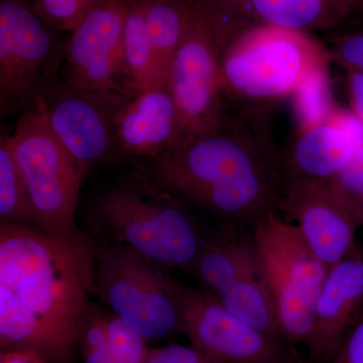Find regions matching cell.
Listing matches in <instances>:
<instances>
[{"label":"cell","instance_id":"6da1fadb","mask_svg":"<svg viewBox=\"0 0 363 363\" xmlns=\"http://www.w3.org/2000/svg\"><path fill=\"white\" fill-rule=\"evenodd\" d=\"M147 162L155 185L221 224L252 229L279 211V156L243 119L227 116L219 130Z\"/></svg>","mask_w":363,"mask_h":363},{"label":"cell","instance_id":"7a4b0ae2","mask_svg":"<svg viewBox=\"0 0 363 363\" xmlns=\"http://www.w3.org/2000/svg\"><path fill=\"white\" fill-rule=\"evenodd\" d=\"M95 253L80 233L56 238L35 227L1 224L0 289L74 348L92 307Z\"/></svg>","mask_w":363,"mask_h":363},{"label":"cell","instance_id":"3957f363","mask_svg":"<svg viewBox=\"0 0 363 363\" xmlns=\"http://www.w3.org/2000/svg\"><path fill=\"white\" fill-rule=\"evenodd\" d=\"M209 11L220 51L227 97L272 101L292 97L315 69L329 61L310 33L269 26H238Z\"/></svg>","mask_w":363,"mask_h":363},{"label":"cell","instance_id":"277c9868","mask_svg":"<svg viewBox=\"0 0 363 363\" xmlns=\"http://www.w3.org/2000/svg\"><path fill=\"white\" fill-rule=\"evenodd\" d=\"M193 208L140 175L104 193L95 210L101 225L121 245L159 266L192 274L210 233Z\"/></svg>","mask_w":363,"mask_h":363},{"label":"cell","instance_id":"5b68a950","mask_svg":"<svg viewBox=\"0 0 363 363\" xmlns=\"http://www.w3.org/2000/svg\"><path fill=\"white\" fill-rule=\"evenodd\" d=\"M30 0H0V112L40 111L62 80L66 43Z\"/></svg>","mask_w":363,"mask_h":363},{"label":"cell","instance_id":"8992f818","mask_svg":"<svg viewBox=\"0 0 363 363\" xmlns=\"http://www.w3.org/2000/svg\"><path fill=\"white\" fill-rule=\"evenodd\" d=\"M250 230L276 306L281 337L289 344L307 346L328 267L307 247L295 224L281 219L278 212L267 215Z\"/></svg>","mask_w":363,"mask_h":363},{"label":"cell","instance_id":"52a82bcc","mask_svg":"<svg viewBox=\"0 0 363 363\" xmlns=\"http://www.w3.org/2000/svg\"><path fill=\"white\" fill-rule=\"evenodd\" d=\"M11 138L33 225L56 238L76 235L85 169L52 135L40 111L21 116Z\"/></svg>","mask_w":363,"mask_h":363},{"label":"cell","instance_id":"ba28073f","mask_svg":"<svg viewBox=\"0 0 363 363\" xmlns=\"http://www.w3.org/2000/svg\"><path fill=\"white\" fill-rule=\"evenodd\" d=\"M219 54L209 11L202 0H194L169 77L178 116L173 149L214 133L225 121L226 94Z\"/></svg>","mask_w":363,"mask_h":363},{"label":"cell","instance_id":"9c48e42d","mask_svg":"<svg viewBox=\"0 0 363 363\" xmlns=\"http://www.w3.org/2000/svg\"><path fill=\"white\" fill-rule=\"evenodd\" d=\"M167 269L121 243L96 248L94 293L145 340L161 338L179 325Z\"/></svg>","mask_w":363,"mask_h":363},{"label":"cell","instance_id":"30bf717a","mask_svg":"<svg viewBox=\"0 0 363 363\" xmlns=\"http://www.w3.org/2000/svg\"><path fill=\"white\" fill-rule=\"evenodd\" d=\"M178 330L217 363H301L286 341L241 321L213 294L172 281Z\"/></svg>","mask_w":363,"mask_h":363},{"label":"cell","instance_id":"8fae6325","mask_svg":"<svg viewBox=\"0 0 363 363\" xmlns=\"http://www.w3.org/2000/svg\"><path fill=\"white\" fill-rule=\"evenodd\" d=\"M128 0H99L67 40L61 77L75 90L128 99L131 90L123 52Z\"/></svg>","mask_w":363,"mask_h":363},{"label":"cell","instance_id":"7c38bea8","mask_svg":"<svg viewBox=\"0 0 363 363\" xmlns=\"http://www.w3.org/2000/svg\"><path fill=\"white\" fill-rule=\"evenodd\" d=\"M124 100L72 89L61 80L52 86L38 111L52 135L87 172L118 155L114 114Z\"/></svg>","mask_w":363,"mask_h":363},{"label":"cell","instance_id":"4fadbf2b","mask_svg":"<svg viewBox=\"0 0 363 363\" xmlns=\"http://www.w3.org/2000/svg\"><path fill=\"white\" fill-rule=\"evenodd\" d=\"M279 211L295 224L307 247L327 267L357 245L359 227L329 182H283Z\"/></svg>","mask_w":363,"mask_h":363},{"label":"cell","instance_id":"5bb4252c","mask_svg":"<svg viewBox=\"0 0 363 363\" xmlns=\"http://www.w3.org/2000/svg\"><path fill=\"white\" fill-rule=\"evenodd\" d=\"M362 138V123L342 109L322 123L298 128L279 156L281 180L331 182L350 164Z\"/></svg>","mask_w":363,"mask_h":363},{"label":"cell","instance_id":"9a60e30c","mask_svg":"<svg viewBox=\"0 0 363 363\" xmlns=\"http://www.w3.org/2000/svg\"><path fill=\"white\" fill-rule=\"evenodd\" d=\"M363 309V247L357 245L328 267L315 305L310 363H329Z\"/></svg>","mask_w":363,"mask_h":363},{"label":"cell","instance_id":"2e32d148","mask_svg":"<svg viewBox=\"0 0 363 363\" xmlns=\"http://www.w3.org/2000/svg\"><path fill=\"white\" fill-rule=\"evenodd\" d=\"M118 155L150 161L175 145L178 116L168 87L154 86L119 104L114 114Z\"/></svg>","mask_w":363,"mask_h":363},{"label":"cell","instance_id":"e0dca14e","mask_svg":"<svg viewBox=\"0 0 363 363\" xmlns=\"http://www.w3.org/2000/svg\"><path fill=\"white\" fill-rule=\"evenodd\" d=\"M238 26H269L307 33L328 32L351 16L329 0H203Z\"/></svg>","mask_w":363,"mask_h":363},{"label":"cell","instance_id":"ac0fdd59","mask_svg":"<svg viewBox=\"0 0 363 363\" xmlns=\"http://www.w3.org/2000/svg\"><path fill=\"white\" fill-rule=\"evenodd\" d=\"M255 262L252 230L221 224L220 228L210 231L191 274L202 290L218 297Z\"/></svg>","mask_w":363,"mask_h":363},{"label":"cell","instance_id":"d6986e66","mask_svg":"<svg viewBox=\"0 0 363 363\" xmlns=\"http://www.w3.org/2000/svg\"><path fill=\"white\" fill-rule=\"evenodd\" d=\"M217 298L241 321L272 338L284 340L274 298L257 257V262Z\"/></svg>","mask_w":363,"mask_h":363},{"label":"cell","instance_id":"ffe728a7","mask_svg":"<svg viewBox=\"0 0 363 363\" xmlns=\"http://www.w3.org/2000/svg\"><path fill=\"white\" fill-rule=\"evenodd\" d=\"M194 0H142L152 40L160 86L168 87L169 73Z\"/></svg>","mask_w":363,"mask_h":363},{"label":"cell","instance_id":"44dd1931","mask_svg":"<svg viewBox=\"0 0 363 363\" xmlns=\"http://www.w3.org/2000/svg\"><path fill=\"white\" fill-rule=\"evenodd\" d=\"M123 52L128 81L133 93L160 86L154 49L142 0L126 1Z\"/></svg>","mask_w":363,"mask_h":363},{"label":"cell","instance_id":"7402d4cb","mask_svg":"<svg viewBox=\"0 0 363 363\" xmlns=\"http://www.w3.org/2000/svg\"><path fill=\"white\" fill-rule=\"evenodd\" d=\"M0 220L1 224L35 227L25 181L14 156L11 135L0 136Z\"/></svg>","mask_w":363,"mask_h":363},{"label":"cell","instance_id":"603a6c76","mask_svg":"<svg viewBox=\"0 0 363 363\" xmlns=\"http://www.w3.org/2000/svg\"><path fill=\"white\" fill-rule=\"evenodd\" d=\"M328 64L315 69L293 94L298 128L327 121L340 109L332 97Z\"/></svg>","mask_w":363,"mask_h":363},{"label":"cell","instance_id":"cb8c5ba5","mask_svg":"<svg viewBox=\"0 0 363 363\" xmlns=\"http://www.w3.org/2000/svg\"><path fill=\"white\" fill-rule=\"evenodd\" d=\"M334 194L359 228L363 227V138L350 164L331 182Z\"/></svg>","mask_w":363,"mask_h":363},{"label":"cell","instance_id":"d4e9b609","mask_svg":"<svg viewBox=\"0 0 363 363\" xmlns=\"http://www.w3.org/2000/svg\"><path fill=\"white\" fill-rule=\"evenodd\" d=\"M107 334L114 363H147L150 350L145 339L113 314L106 316Z\"/></svg>","mask_w":363,"mask_h":363},{"label":"cell","instance_id":"484cf974","mask_svg":"<svg viewBox=\"0 0 363 363\" xmlns=\"http://www.w3.org/2000/svg\"><path fill=\"white\" fill-rule=\"evenodd\" d=\"M37 13L60 32L72 33L99 0H33Z\"/></svg>","mask_w":363,"mask_h":363},{"label":"cell","instance_id":"4316f807","mask_svg":"<svg viewBox=\"0 0 363 363\" xmlns=\"http://www.w3.org/2000/svg\"><path fill=\"white\" fill-rule=\"evenodd\" d=\"M78 343L85 363H114L107 334L106 316L92 307L83 320Z\"/></svg>","mask_w":363,"mask_h":363},{"label":"cell","instance_id":"83f0119b","mask_svg":"<svg viewBox=\"0 0 363 363\" xmlns=\"http://www.w3.org/2000/svg\"><path fill=\"white\" fill-rule=\"evenodd\" d=\"M329 61L347 73L363 75V32L339 35L327 47Z\"/></svg>","mask_w":363,"mask_h":363},{"label":"cell","instance_id":"f1b7e54d","mask_svg":"<svg viewBox=\"0 0 363 363\" xmlns=\"http://www.w3.org/2000/svg\"><path fill=\"white\" fill-rule=\"evenodd\" d=\"M329 363H363V309L346 332Z\"/></svg>","mask_w":363,"mask_h":363},{"label":"cell","instance_id":"f546056e","mask_svg":"<svg viewBox=\"0 0 363 363\" xmlns=\"http://www.w3.org/2000/svg\"><path fill=\"white\" fill-rule=\"evenodd\" d=\"M152 350L164 363H217L193 345L171 344Z\"/></svg>","mask_w":363,"mask_h":363},{"label":"cell","instance_id":"4dcf8cb0","mask_svg":"<svg viewBox=\"0 0 363 363\" xmlns=\"http://www.w3.org/2000/svg\"><path fill=\"white\" fill-rule=\"evenodd\" d=\"M347 92L352 114L363 126V75L347 73Z\"/></svg>","mask_w":363,"mask_h":363},{"label":"cell","instance_id":"1f68e13d","mask_svg":"<svg viewBox=\"0 0 363 363\" xmlns=\"http://www.w3.org/2000/svg\"><path fill=\"white\" fill-rule=\"evenodd\" d=\"M0 363H49L39 351L26 347L1 350Z\"/></svg>","mask_w":363,"mask_h":363},{"label":"cell","instance_id":"d6a6232c","mask_svg":"<svg viewBox=\"0 0 363 363\" xmlns=\"http://www.w3.org/2000/svg\"><path fill=\"white\" fill-rule=\"evenodd\" d=\"M338 6L342 7L352 16L355 13L363 11V0H329Z\"/></svg>","mask_w":363,"mask_h":363},{"label":"cell","instance_id":"836d02e7","mask_svg":"<svg viewBox=\"0 0 363 363\" xmlns=\"http://www.w3.org/2000/svg\"><path fill=\"white\" fill-rule=\"evenodd\" d=\"M147 363H164L162 362V359H160L159 357H157V355L156 353L154 352V350H150L149 359H147Z\"/></svg>","mask_w":363,"mask_h":363}]
</instances>
